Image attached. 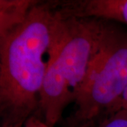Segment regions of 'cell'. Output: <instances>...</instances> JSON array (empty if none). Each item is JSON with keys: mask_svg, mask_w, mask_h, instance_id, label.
<instances>
[{"mask_svg": "<svg viewBox=\"0 0 127 127\" xmlns=\"http://www.w3.org/2000/svg\"><path fill=\"white\" fill-rule=\"evenodd\" d=\"M57 23L51 1H36L26 21L0 40L1 126L23 127L37 114Z\"/></svg>", "mask_w": 127, "mask_h": 127, "instance_id": "obj_1", "label": "cell"}, {"mask_svg": "<svg viewBox=\"0 0 127 127\" xmlns=\"http://www.w3.org/2000/svg\"><path fill=\"white\" fill-rule=\"evenodd\" d=\"M56 11L55 37L35 115L49 127L62 122L65 109L78 97L102 32V20L66 16Z\"/></svg>", "mask_w": 127, "mask_h": 127, "instance_id": "obj_2", "label": "cell"}, {"mask_svg": "<svg viewBox=\"0 0 127 127\" xmlns=\"http://www.w3.org/2000/svg\"><path fill=\"white\" fill-rule=\"evenodd\" d=\"M127 86V31L102 20L100 42L86 80L62 127H99L116 112Z\"/></svg>", "mask_w": 127, "mask_h": 127, "instance_id": "obj_3", "label": "cell"}, {"mask_svg": "<svg viewBox=\"0 0 127 127\" xmlns=\"http://www.w3.org/2000/svg\"><path fill=\"white\" fill-rule=\"evenodd\" d=\"M52 4L64 16L95 18L127 26V0L52 1Z\"/></svg>", "mask_w": 127, "mask_h": 127, "instance_id": "obj_4", "label": "cell"}, {"mask_svg": "<svg viewBox=\"0 0 127 127\" xmlns=\"http://www.w3.org/2000/svg\"><path fill=\"white\" fill-rule=\"evenodd\" d=\"M35 1L0 0V40L4 38L26 21Z\"/></svg>", "mask_w": 127, "mask_h": 127, "instance_id": "obj_5", "label": "cell"}, {"mask_svg": "<svg viewBox=\"0 0 127 127\" xmlns=\"http://www.w3.org/2000/svg\"><path fill=\"white\" fill-rule=\"evenodd\" d=\"M99 127H127V110L119 109L111 114Z\"/></svg>", "mask_w": 127, "mask_h": 127, "instance_id": "obj_6", "label": "cell"}, {"mask_svg": "<svg viewBox=\"0 0 127 127\" xmlns=\"http://www.w3.org/2000/svg\"><path fill=\"white\" fill-rule=\"evenodd\" d=\"M23 127H49L43 120L37 116H32L26 122Z\"/></svg>", "mask_w": 127, "mask_h": 127, "instance_id": "obj_7", "label": "cell"}, {"mask_svg": "<svg viewBox=\"0 0 127 127\" xmlns=\"http://www.w3.org/2000/svg\"><path fill=\"white\" fill-rule=\"evenodd\" d=\"M122 109L127 110V86L126 88V90L124 91V94H123L122 98H121V100L119 102L118 105H117L116 112Z\"/></svg>", "mask_w": 127, "mask_h": 127, "instance_id": "obj_8", "label": "cell"}]
</instances>
